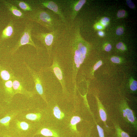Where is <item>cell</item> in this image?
<instances>
[{
  "label": "cell",
  "instance_id": "cell-1",
  "mask_svg": "<svg viewBox=\"0 0 137 137\" xmlns=\"http://www.w3.org/2000/svg\"><path fill=\"white\" fill-rule=\"evenodd\" d=\"M57 16L51 11L38 7L33 9L27 15L26 18L39 24L50 32L62 29L65 24Z\"/></svg>",
  "mask_w": 137,
  "mask_h": 137
},
{
  "label": "cell",
  "instance_id": "cell-2",
  "mask_svg": "<svg viewBox=\"0 0 137 137\" xmlns=\"http://www.w3.org/2000/svg\"><path fill=\"white\" fill-rule=\"evenodd\" d=\"M35 125L17 116L11 122L9 129L16 137H31L36 130Z\"/></svg>",
  "mask_w": 137,
  "mask_h": 137
},
{
  "label": "cell",
  "instance_id": "cell-3",
  "mask_svg": "<svg viewBox=\"0 0 137 137\" xmlns=\"http://www.w3.org/2000/svg\"><path fill=\"white\" fill-rule=\"evenodd\" d=\"M61 29L48 32H39L32 34V36L40 41L46 48L49 57L52 53L53 47L58 38Z\"/></svg>",
  "mask_w": 137,
  "mask_h": 137
},
{
  "label": "cell",
  "instance_id": "cell-4",
  "mask_svg": "<svg viewBox=\"0 0 137 137\" xmlns=\"http://www.w3.org/2000/svg\"><path fill=\"white\" fill-rule=\"evenodd\" d=\"M33 26L31 22L26 23L21 36L16 44L11 50V55L14 54L21 46L26 45H30L35 47L38 53L39 50L38 47L35 43L32 38L31 32Z\"/></svg>",
  "mask_w": 137,
  "mask_h": 137
},
{
  "label": "cell",
  "instance_id": "cell-5",
  "mask_svg": "<svg viewBox=\"0 0 137 137\" xmlns=\"http://www.w3.org/2000/svg\"><path fill=\"white\" fill-rule=\"evenodd\" d=\"M34 3L41 8L50 10L57 15L65 24L66 25V20L62 11L60 5L57 1L51 0H39L34 1Z\"/></svg>",
  "mask_w": 137,
  "mask_h": 137
},
{
  "label": "cell",
  "instance_id": "cell-6",
  "mask_svg": "<svg viewBox=\"0 0 137 137\" xmlns=\"http://www.w3.org/2000/svg\"><path fill=\"white\" fill-rule=\"evenodd\" d=\"M24 63L31 75L35 84L36 92L38 93L47 102L44 93V82L42 72H37L30 67L26 63Z\"/></svg>",
  "mask_w": 137,
  "mask_h": 137
},
{
  "label": "cell",
  "instance_id": "cell-7",
  "mask_svg": "<svg viewBox=\"0 0 137 137\" xmlns=\"http://www.w3.org/2000/svg\"><path fill=\"white\" fill-rule=\"evenodd\" d=\"M120 113L124 120L135 130H137V121L134 112L125 101L122 102L119 107Z\"/></svg>",
  "mask_w": 137,
  "mask_h": 137
},
{
  "label": "cell",
  "instance_id": "cell-8",
  "mask_svg": "<svg viewBox=\"0 0 137 137\" xmlns=\"http://www.w3.org/2000/svg\"><path fill=\"white\" fill-rule=\"evenodd\" d=\"M86 2L85 0H70L64 1L69 8V15L71 22L75 21L78 12Z\"/></svg>",
  "mask_w": 137,
  "mask_h": 137
},
{
  "label": "cell",
  "instance_id": "cell-9",
  "mask_svg": "<svg viewBox=\"0 0 137 137\" xmlns=\"http://www.w3.org/2000/svg\"><path fill=\"white\" fill-rule=\"evenodd\" d=\"M12 84L14 95L19 94L29 98L32 97L35 94V91H29L27 90L23 83L16 78L12 80Z\"/></svg>",
  "mask_w": 137,
  "mask_h": 137
},
{
  "label": "cell",
  "instance_id": "cell-10",
  "mask_svg": "<svg viewBox=\"0 0 137 137\" xmlns=\"http://www.w3.org/2000/svg\"><path fill=\"white\" fill-rule=\"evenodd\" d=\"M21 113L19 110L10 112L3 118L0 119V127H3L9 129L10 124L12 120L18 116Z\"/></svg>",
  "mask_w": 137,
  "mask_h": 137
},
{
  "label": "cell",
  "instance_id": "cell-11",
  "mask_svg": "<svg viewBox=\"0 0 137 137\" xmlns=\"http://www.w3.org/2000/svg\"><path fill=\"white\" fill-rule=\"evenodd\" d=\"M3 3L11 14L15 18L20 19L25 17L24 13L14 4L6 1H3Z\"/></svg>",
  "mask_w": 137,
  "mask_h": 137
},
{
  "label": "cell",
  "instance_id": "cell-12",
  "mask_svg": "<svg viewBox=\"0 0 137 137\" xmlns=\"http://www.w3.org/2000/svg\"><path fill=\"white\" fill-rule=\"evenodd\" d=\"M39 135L47 137H62L59 132L47 127H42L36 130L31 137Z\"/></svg>",
  "mask_w": 137,
  "mask_h": 137
},
{
  "label": "cell",
  "instance_id": "cell-13",
  "mask_svg": "<svg viewBox=\"0 0 137 137\" xmlns=\"http://www.w3.org/2000/svg\"><path fill=\"white\" fill-rule=\"evenodd\" d=\"M14 32V22L13 20L11 19L2 32L0 42L11 38L13 35Z\"/></svg>",
  "mask_w": 137,
  "mask_h": 137
},
{
  "label": "cell",
  "instance_id": "cell-14",
  "mask_svg": "<svg viewBox=\"0 0 137 137\" xmlns=\"http://www.w3.org/2000/svg\"><path fill=\"white\" fill-rule=\"evenodd\" d=\"M4 88L6 97V101L7 103H10L15 95L13 87L12 81L10 80L6 81L4 83Z\"/></svg>",
  "mask_w": 137,
  "mask_h": 137
},
{
  "label": "cell",
  "instance_id": "cell-15",
  "mask_svg": "<svg viewBox=\"0 0 137 137\" xmlns=\"http://www.w3.org/2000/svg\"><path fill=\"white\" fill-rule=\"evenodd\" d=\"M98 111L100 118L104 124L106 129H108L109 127L107 124V114L106 109L103 105L97 99Z\"/></svg>",
  "mask_w": 137,
  "mask_h": 137
},
{
  "label": "cell",
  "instance_id": "cell-16",
  "mask_svg": "<svg viewBox=\"0 0 137 137\" xmlns=\"http://www.w3.org/2000/svg\"><path fill=\"white\" fill-rule=\"evenodd\" d=\"M11 3L15 4L24 11L32 12L33 9L27 2L22 0H12L9 1Z\"/></svg>",
  "mask_w": 137,
  "mask_h": 137
},
{
  "label": "cell",
  "instance_id": "cell-17",
  "mask_svg": "<svg viewBox=\"0 0 137 137\" xmlns=\"http://www.w3.org/2000/svg\"><path fill=\"white\" fill-rule=\"evenodd\" d=\"M0 75L2 79L6 81L10 80L12 81L16 78L12 71H9L6 70H2L0 72Z\"/></svg>",
  "mask_w": 137,
  "mask_h": 137
},
{
  "label": "cell",
  "instance_id": "cell-18",
  "mask_svg": "<svg viewBox=\"0 0 137 137\" xmlns=\"http://www.w3.org/2000/svg\"><path fill=\"white\" fill-rule=\"evenodd\" d=\"M113 124L117 137H130L127 133L122 129L117 123L113 121Z\"/></svg>",
  "mask_w": 137,
  "mask_h": 137
},
{
  "label": "cell",
  "instance_id": "cell-19",
  "mask_svg": "<svg viewBox=\"0 0 137 137\" xmlns=\"http://www.w3.org/2000/svg\"><path fill=\"white\" fill-rule=\"evenodd\" d=\"M81 121L80 118L78 116H74L71 119L70 121V127L72 131L77 133V131L76 125Z\"/></svg>",
  "mask_w": 137,
  "mask_h": 137
},
{
  "label": "cell",
  "instance_id": "cell-20",
  "mask_svg": "<svg viewBox=\"0 0 137 137\" xmlns=\"http://www.w3.org/2000/svg\"><path fill=\"white\" fill-rule=\"evenodd\" d=\"M53 114L55 117L59 119H62L64 117V113L62 112L57 106L55 107L53 109Z\"/></svg>",
  "mask_w": 137,
  "mask_h": 137
},
{
  "label": "cell",
  "instance_id": "cell-21",
  "mask_svg": "<svg viewBox=\"0 0 137 137\" xmlns=\"http://www.w3.org/2000/svg\"><path fill=\"white\" fill-rule=\"evenodd\" d=\"M0 137H16L10 129L5 128L0 130Z\"/></svg>",
  "mask_w": 137,
  "mask_h": 137
},
{
  "label": "cell",
  "instance_id": "cell-22",
  "mask_svg": "<svg viewBox=\"0 0 137 137\" xmlns=\"http://www.w3.org/2000/svg\"><path fill=\"white\" fill-rule=\"evenodd\" d=\"M99 137H104V131L102 128L96 122L94 119Z\"/></svg>",
  "mask_w": 137,
  "mask_h": 137
},
{
  "label": "cell",
  "instance_id": "cell-23",
  "mask_svg": "<svg viewBox=\"0 0 137 137\" xmlns=\"http://www.w3.org/2000/svg\"><path fill=\"white\" fill-rule=\"evenodd\" d=\"M130 88L132 91H135L136 90L137 82L136 81L134 80L133 81L130 85Z\"/></svg>",
  "mask_w": 137,
  "mask_h": 137
},
{
  "label": "cell",
  "instance_id": "cell-24",
  "mask_svg": "<svg viewBox=\"0 0 137 137\" xmlns=\"http://www.w3.org/2000/svg\"><path fill=\"white\" fill-rule=\"evenodd\" d=\"M125 11L124 10H119L117 12V16L119 18L123 17L125 16Z\"/></svg>",
  "mask_w": 137,
  "mask_h": 137
},
{
  "label": "cell",
  "instance_id": "cell-25",
  "mask_svg": "<svg viewBox=\"0 0 137 137\" xmlns=\"http://www.w3.org/2000/svg\"><path fill=\"white\" fill-rule=\"evenodd\" d=\"M127 3L128 6L131 8H134L135 6L132 2L130 0H127Z\"/></svg>",
  "mask_w": 137,
  "mask_h": 137
},
{
  "label": "cell",
  "instance_id": "cell-26",
  "mask_svg": "<svg viewBox=\"0 0 137 137\" xmlns=\"http://www.w3.org/2000/svg\"><path fill=\"white\" fill-rule=\"evenodd\" d=\"M124 32L123 29L122 27L118 28L116 30V33L118 35H120L123 34Z\"/></svg>",
  "mask_w": 137,
  "mask_h": 137
},
{
  "label": "cell",
  "instance_id": "cell-27",
  "mask_svg": "<svg viewBox=\"0 0 137 137\" xmlns=\"http://www.w3.org/2000/svg\"><path fill=\"white\" fill-rule=\"evenodd\" d=\"M111 60L112 62L116 63H119L120 62L119 59L117 57H113L111 58Z\"/></svg>",
  "mask_w": 137,
  "mask_h": 137
},
{
  "label": "cell",
  "instance_id": "cell-28",
  "mask_svg": "<svg viewBox=\"0 0 137 137\" xmlns=\"http://www.w3.org/2000/svg\"><path fill=\"white\" fill-rule=\"evenodd\" d=\"M102 64V61L101 60L96 63L93 67V69L94 70H96Z\"/></svg>",
  "mask_w": 137,
  "mask_h": 137
},
{
  "label": "cell",
  "instance_id": "cell-29",
  "mask_svg": "<svg viewBox=\"0 0 137 137\" xmlns=\"http://www.w3.org/2000/svg\"><path fill=\"white\" fill-rule=\"evenodd\" d=\"M111 45L110 44H108L105 47V49L106 51L109 52L111 50Z\"/></svg>",
  "mask_w": 137,
  "mask_h": 137
},
{
  "label": "cell",
  "instance_id": "cell-30",
  "mask_svg": "<svg viewBox=\"0 0 137 137\" xmlns=\"http://www.w3.org/2000/svg\"><path fill=\"white\" fill-rule=\"evenodd\" d=\"M123 43L121 42H119L116 45L117 48L118 49H121L123 46Z\"/></svg>",
  "mask_w": 137,
  "mask_h": 137
},
{
  "label": "cell",
  "instance_id": "cell-31",
  "mask_svg": "<svg viewBox=\"0 0 137 137\" xmlns=\"http://www.w3.org/2000/svg\"><path fill=\"white\" fill-rule=\"evenodd\" d=\"M101 20L102 21L107 22H108L109 21V19L107 17H104L101 19Z\"/></svg>",
  "mask_w": 137,
  "mask_h": 137
},
{
  "label": "cell",
  "instance_id": "cell-32",
  "mask_svg": "<svg viewBox=\"0 0 137 137\" xmlns=\"http://www.w3.org/2000/svg\"><path fill=\"white\" fill-rule=\"evenodd\" d=\"M98 33L100 36H103L104 35L103 32L102 31H99L98 32Z\"/></svg>",
  "mask_w": 137,
  "mask_h": 137
},
{
  "label": "cell",
  "instance_id": "cell-33",
  "mask_svg": "<svg viewBox=\"0 0 137 137\" xmlns=\"http://www.w3.org/2000/svg\"><path fill=\"white\" fill-rule=\"evenodd\" d=\"M97 27L98 29H101L102 28V26L100 25H97Z\"/></svg>",
  "mask_w": 137,
  "mask_h": 137
},
{
  "label": "cell",
  "instance_id": "cell-34",
  "mask_svg": "<svg viewBox=\"0 0 137 137\" xmlns=\"http://www.w3.org/2000/svg\"><path fill=\"white\" fill-rule=\"evenodd\" d=\"M101 23L102 24L105 26H106L107 24L105 22H104L102 21H101Z\"/></svg>",
  "mask_w": 137,
  "mask_h": 137
},
{
  "label": "cell",
  "instance_id": "cell-35",
  "mask_svg": "<svg viewBox=\"0 0 137 137\" xmlns=\"http://www.w3.org/2000/svg\"><path fill=\"white\" fill-rule=\"evenodd\" d=\"M125 46L124 45H123L122 47V48H121V49L122 50H125Z\"/></svg>",
  "mask_w": 137,
  "mask_h": 137
},
{
  "label": "cell",
  "instance_id": "cell-36",
  "mask_svg": "<svg viewBox=\"0 0 137 137\" xmlns=\"http://www.w3.org/2000/svg\"></svg>",
  "mask_w": 137,
  "mask_h": 137
}]
</instances>
